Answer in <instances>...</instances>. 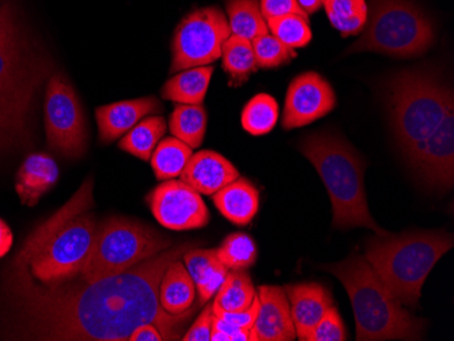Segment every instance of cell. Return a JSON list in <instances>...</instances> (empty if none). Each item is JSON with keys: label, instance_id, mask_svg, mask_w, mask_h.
Masks as SVG:
<instances>
[{"label": "cell", "instance_id": "cell-12", "mask_svg": "<svg viewBox=\"0 0 454 341\" xmlns=\"http://www.w3.org/2000/svg\"><path fill=\"white\" fill-rule=\"evenodd\" d=\"M336 105L335 90L324 76L315 71L301 74L288 86L282 127L290 131L309 126L331 113Z\"/></svg>", "mask_w": 454, "mask_h": 341}, {"label": "cell", "instance_id": "cell-42", "mask_svg": "<svg viewBox=\"0 0 454 341\" xmlns=\"http://www.w3.org/2000/svg\"><path fill=\"white\" fill-rule=\"evenodd\" d=\"M324 0H297L298 6L308 14H315L323 7Z\"/></svg>", "mask_w": 454, "mask_h": 341}, {"label": "cell", "instance_id": "cell-29", "mask_svg": "<svg viewBox=\"0 0 454 341\" xmlns=\"http://www.w3.org/2000/svg\"><path fill=\"white\" fill-rule=\"evenodd\" d=\"M323 6L329 22L343 37L358 35L366 27V0H324Z\"/></svg>", "mask_w": 454, "mask_h": 341}, {"label": "cell", "instance_id": "cell-6", "mask_svg": "<svg viewBox=\"0 0 454 341\" xmlns=\"http://www.w3.org/2000/svg\"><path fill=\"white\" fill-rule=\"evenodd\" d=\"M387 106L397 143L407 155L454 111L453 91L431 71H400L387 83Z\"/></svg>", "mask_w": 454, "mask_h": 341}, {"label": "cell", "instance_id": "cell-41", "mask_svg": "<svg viewBox=\"0 0 454 341\" xmlns=\"http://www.w3.org/2000/svg\"><path fill=\"white\" fill-rule=\"evenodd\" d=\"M12 244H14V236L12 229L7 226L4 219H0V259L12 251Z\"/></svg>", "mask_w": 454, "mask_h": 341}, {"label": "cell", "instance_id": "cell-37", "mask_svg": "<svg viewBox=\"0 0 454 341\" xmlns=\"http://www.w3.org/2000/svg\"><path fill=\"white\" fill-rule=\"evenodd\" d=\"M213 305H207L199 314L192 327L183 335L184 341H211V329H213Z\"/></svg>", "mask_w": 454, "mask_h": 341}, {"label": "cell", "instance_id": "cell-31", "mask_svg": "<svg viewBox=\"0 0 454 341\" xmlns=\"http://www.w3.org/2000/svg\"><path fill=\"white\" fill-rule=\"evenodd\" d=\"M216 256L229 271L251 268L256 263V244H254V238L247 234H231L216 249Z\"/></svg>", "mask_w": 454, "mask_h": 341}, {"label": "cell", "instance_id": "cell-3", "mask_svg": "<svg viewBox=\"0 0 454 341\" xmlns=\"http://www.w3.org/2000/svg\"><path fill=\"white\" fill-rule=\"evenodd\" d=\"M321 268L335 275L353 305L356 340H422L426 322L403 307L364 256L353 253Z\"/></svg>", "mask_w": 454, "mask_h": 341}, {"label": "cell", "instance_id": "cell-39", "mask_svg": "<svg viewBox=\"0 0 454 341\" xmlns=\"http://www.w3.org/2000/svg\"><path fill=\"white\" fill-rule=\"evenodd\" d=\"M214 314L218 317L223 318L227 322L241 328V329H249L254 327V321H256L257 312H259V298H254V304L247 309L241 310V312H219V310H213Z\"/></svg>", "mask_w": 454, "mask_h": 341}, {"label": "cell", "instance_id": "cell-34", "mask_svg": "<svg viewBox=\"0 0 454 341\" xmlns=\"http://www.w3.org/2000/svg\"><path fill=\"white\" fill-rule=\"evenodd\" d=\"M347 330L338 307H329L328 312L318 321L308 341H346Z\"/></svg>", "mask_w": 454, "mask_h": 341}, {"label": "cell", "instance_id": "cell-7", "mask_svg": "<svg viewBox=\"0 0 454 341\" xmlns=\"http://www.w3.org/2000/svg\"><path fill=\"white\" fill-rule=\"evenodd\" d=\"M347 55L377 52L396 58H418L434 44V27L411 0H370L367 22Z\"/></svg>", "mask_w": 454, "mask_h": 341}, {"label": "cell", "instance_id": "cell-15", "mask_svg": "<svg viewBox=\"0 0 454 341\" xmlns=\"http://www.w3.org/2000/svg\"><path fill=\"white\" fill-rule=\"evenodd\" d=\"M165 111L160 99L154 96L126 99L96 109V121L101 143L109 144L121 139L140 120Z\"/></svg>", "mask_w": 454, "mask_h": 341}, {"label": "cell", "instance_id": "cell-11", "mask_svg": "<svg viewBox=\"0 0 454 341\" xmlns=\"http://www.w3.org/2000/svg\"><path fill=\"white\" fill-rule=\"evenodd\" d=\"M146 202L157 222L169 230H195L210 223V211L200 193L181 180L160 182Z\"/></svg>", "mask_w": 454, "mask_h": 341}, {"label": "cell", "instance_id": "cell-36", "mask_svg": "<svg viewBox=\"0 0 454 341\" xmlns=\"http://www.w3.org/2000/svg\"><path fill=\"white\" fill-rule=\"evenodd\" d=\"M211 341H251V330L241 329L214 314Z\"/></svg>", "mask_w": 454, "mask_h": 341}, {"label": "cell", "instance_id": "cell-24", "mask_svg": "<svg viewBox=\"0 0 454 341\" xmlns=\"http://www.w3.org/2000/svg\"><path fill=\"white\" fill-rule=\"evenodd\" d=\"M168 131L165 117L147 116L120 139L119 149L142 160H150L153 151Z\"/></svg>", "mask_w": 454, "mask_h": 341}, {"label": "cell", "instance_id": "cell-33", "mask_svg": "<svg viewBox=\"0 0 454 341\" xmlns=\"http://www.w3.org/2000/svg\"><path fill=\"white\" fill-rule=\"evenodd\" d=\"M254 58H256L259 68H278L287 65L293 58H297V52L287 45L283 44L274 35L265 33L259 35L252 42Z\"/></svg>", "mask_w": 454, "mask_h": 341}, {"label": "cell", "instance_id": "cell-28", "mask_svg": "<svg viewBox=\"0 0 454 341\" xmlns=\"http://www.w3.org/2000/svg\"><path fill=\"white\" fill-rule=\"evenodd\" d=\"M192 154V149L177 137H163L150 158L158 182L180 177Z\"/></svg>", "mask_w": 454, "mask_h": 341}, {"label": "cell", "instance_id": "cell-17", "mask_svg": "<svg viewBox=\"0 0 454 341\" xmlns=\"http://www.w3.org/2000/svg\"><path fill=\"white\" fill-rule=\"evenodd\" d=\"M237 177L239 172L231 160L211 150L192 154L180 175L181 182L203 196H213Z\"/></svg>", "mask_w": 454, "mask_h": 341}, {"label": "cell", "instance_id": "cell-8", "mask_svg": "<svg viewBox=\"0 0 454 341\" xmlns=\"http://www.w3.org/2000/svg\"><path fill=\"white\" fill-rule=\"evenodd\" d=\"M172 246V239L150 226L126 218H111L99 223L93 253L78 277L89 283L121 274Z\"/></svg>", "mask_w": 454, "mask_h": 341}, {"label": "cell", "instance_id": "cell-30", "mask_svg": "<svg viewBox=\"0 0 454 341\" xmlns=\"http://www.w3.org/2000/svg\"><path fill=\"white\" fill-rule=\"evenodd\" d=\"M279 119V105L270 94H257L242 109V128L252 136L270 134Z\"/></svg>", "mask_w": 454, "mask_h": 341}, {"label": "cell", "instance_id": "cell-38", "mask_svg": "<svg viewBox=\"0 0 454 341\" xmlns=\"http://www.w3.org/2000/svg\"><path fill=\"white\" fill-rule=\"evenodd\" d=\"M260 9L265 21L288 14L306 15L298 6L297 0H260Z\"/></svg>", "mask_w": 454, "mask_h": 341}, {"label": "cell", "instance_id": "cell-13", "mask_svg": "<svg viewBox=\"0 0 454 341\" xmlns=\"http://www.w3.org/2000/svg\"><path fill=\"white\" fill-rule=\"evenodd\" d=\"M407 159L431 184L453 187L454 111L450 112L427 139L408 152Z\"/></svg>", "mask_w": 454, "mask_h": 341}, {"label": "cell", "instance_id": "cell-26", "mask_svg": "<svg viewBox=\"0 0 454 341\" xmlns=\"http://www.w3.org/2000/svg\"><path fill=\"white\" fill-rule=\"evenodd\" d=\"M257 292L252 277L245 269H231L216 291L213 310L241 312L254 304Z\"/></svg>", "mask_w": 454, "mask_h": 341}, {"label": "cell", "instance_id": "cell-5", "mask_svg": "<svg viewBox=\"0 0 454 341\" xmlns=\"http://www.w3.org/2000/svg\"><path fill=\"white\" fill-rule=\"evenodd\" d=\"M453 245L451 234L435 231L376 236L367 241L364 259L403 306L418 309L428 274Z\"/></svg>", "mask_w": 454, "mask_h": 341}, {"label": "cell", "instance_id": "cell-40", "mask_svg": "<svg viewBox=\"0 0 454 341\" xmlns=\"http://www.w3.org/2000/svg\"><path fill=\"white\" fill-rule=\"evenodd\" d=\"M162 333L154 324H142L135 328L129 335V341H163Z\"/></svg>", "mask_w": 454, "mask_h": 341}, {"label": "cell", "instance_id": "cell-16", "mask_svg": "<svg viewBox=\"0 0 454 341\" xmlns=\"http://www.w3.org/2000/svg\"><path fill=\"white\" fill-rule=\"evenodd\" d=\"M297 337L308 341L318 321L333 306V294L323 284L300 283L285 287Z\"/></svg>", "mask_w": 454, "mask_h": 341}, {"label": "cell", "instance_id": "cell-9", "mask_svg": "<svg viewBox=\"0 0 454 341\" xmlns=\"http://www.w3.org/2000/svg\"><path fill=\"white\" fill-rule=\"evenodd\" d=\"M231 35L226 15L219 7L193 10L181 19L173 35L170 74L216 62Z\"/></svg>", "mask_w": 454, "mask_h": 341}, {"label": "cell", "instance_id": "cell-14", "mask_svg": "<svg viewBox=\"0 0 454 341\" xmlns=\"http://www.w3.org/2000/svg\"><path fill=\"white\" fill-rule=\"evenodd\" d=\"M259 312L251 328V341H293L297 338L285 289L260 286Z\"/></svg>", "mask_w": 454, "mask_h": 341}, {"label": "cell", "instance_id": "cell-4", "mask_svg": "<svg viewBox=\"0 0 454 341\" xmlns=\"http://www.w3.org/2000/svg\"><path fill=\"white\" fill-rule=\"evenodd\" d=\"M300 150L312 162L328 190L333 228H366L376 236H389L370 213L364 185L366 164L348 142L333 132H317L303 137Z\"/></svg>", "mask_w": 454, "mask_h": 341}, {"label": "cell", "instance_id": "cell-32", "mask_svg": "<svg viewBox=\"0 0 454 341\" xmlns=\"http://www.w3.org/2000/svg\"><path fill=\"white\" fill-rule=\"evenodd\" d=\"M267 27L278 40L292 50L306 47L312 42L313 33L309 27L308 15L288 14L271 18L268 19Z\"/></svg>", "mask_w": 454, "mask_h": 341}, {"label": "cell", "instance_id": "cell-20", "mask_svg": "<svg viewBox=\"0 0 454 341\" xmlns=\"http://www.w3.org/2000/svg\"><path fill=\"white\" fill-rule=\"evenodd\" d=\"M183 259L195 283L200 305L207 304L221 289L229 269L219 261L216 249L195 248L184 254Z\"/></svg>", "mask_w": 454, "mask_h": 341}, {"label": "cell", "instance_id": "cell-23", "mask_svg": "<svg viewBox=\"0 0 454 341\" xmlns=\"http://www.w3.org/2000/svg\"><path fill=\"white\" fill-rule=\"evenodd\" d=\"M222 68L229 75V86L239 88L257 70L252 42L231 35L222 47Z\"/></svg>", "mask_w": 454, "mask_h": 341}, {"label": "cell", "instance_id": "cell-18", "mask_svg": "<svg viewBox=\"0 0 454 341\" xmlns=\"http://www.w3.org/2000/svg\"><path fill=\"white\" fill-rule=\"evenodd\" d=\"M59 180V167L51 155L44 152L29 155L15 178V190L20 203L35 207L40 198L50 192Z\"/></svg>", "mask_w": 454, "mask_h": 341}, {"label": "cell", "instance_id": "cell-25", "mask_svg": "<svg viewBox=\"0 0 454 341\" xmlns=\"http://www.w3.org/2000/svg\"><path fill=\"white\" fill-rule=\"evenodd\" d=\"M208 116L203 104L185 105L178 104L169 117V129L173 136L190 146L199 149L207 132Z\"/></svg>", "mask_w": 454, "mask_h": 341}, {"label": "cell", "instance_id": "cell-21", "mask_svg": "<svg viewBox=\"0 0 454 341\" xmlns=\"http://www.w3.org/2000/svg\"><path fill=\"white\" fill-rule=\"evenodd\" d=\"M196 299V286L190 272L180 259L168 267L160 277V304L170 314H183L193 307Z\"/></svg>", "mask_w": 454, "mask_h": 341}, {"label": "cell", "instance_id": "cell-1", "mask_svg": "<svg viewBox=\"0 0 454 341\" xmlns=\"http://www.w3.org/2000/svg\"><path fill=\"white\" fill-rule=\"evenodd\" d=\"M198 245L180 244L129 271L78 287L35 284L27 266L14 261L10 289L38 340L126 341L142 324H154L165 340H178L198 306L178 315L165 312L160 304V277Z\"/></svg>", "mask_w": 454, "mask_h": 341}, {"label": "cell", "instance_id": "cell-22", "mask_svg": "<svg viewBox=\"0 0 454 341\" xmlns=\"http://www.w3.org/2000/svg\"><path fill=\"white\" fill-rule=\"evenodd\" d=\"M214 70L211 66H203L180 71L162 86V98L185 105H200L207 96Z\"/></svg>", "mask_w": 454, "mask_h": 341}, {"label": "cell", "instance_id": "cell-2", "mask_svg": "<svg viewBox=\"0 0 454 341\" xmlns=\"http://www.w3.org/2000/svg\"><path fill=\"white\" fill-rule=\"evenodd\" d=\"M91 198L89 180L67 205L27 239L15 259L41 284L56 286L75 279L90 259L99 225L93 215L83 213L93 205Z\"/></svg>", "mask_w": 454, "mask_h": 341}, {"label": "cell", "instance_id": "cell-35", "mask_svg": "<svg viewBox=\"0 0 454 341\" xmlns=\"http://www.w3.org/2000/svg\"><path fill=\"white\" fill-rule=\"evenodd\" d=\"M20 37L14 7L10 0H0V48L12 44Z\"/></svg>", "mask_w": 454, "mask_h": 341}, {"label": "cell", "instance_id": "cell-10", "mask_svg": "<svg viewBox=\"0 0 454 341\" xmlns=\"http://www.w3.org/2000/svg\"><path fill=\"white\" fill-rule=\"evenodd\" d=\"M45 132L53 151L75 159L88 150L85 113L75 89L61 74L50 79L45 93Z\"/></svg>", "mask_w": 454, "mask_h": 341}, {"label": "cell", "instance_id": "cell-19", "mask_svg": "<svg viewBox=\"0 0 454 341\" xmlns=\"http://www.w3.org/2000/svg\"><path fill=\"white\" fill-rule=\"evenodd\" d=\"M213 202L229 222L247 226L259 213L260 192L247 178L237 177L231 184L214 193Z\"/></svg>", "mask_w": 454, "mask_h": 341}, {"label": "cell", "instance_id": "cell-27", "mask_svg": "<svg viewBox=\"0 0 454 341\" xmlns=\"http://www.w3.org/2000/svg\"><path fill=\"white\" fill-rule=\"evenodd\" d=\"M226 12L231 35L254 42V38L268 33L260 0H226Z\"/></svg>", "mask_w": 454, "mask_h": 341}]
</instances>
